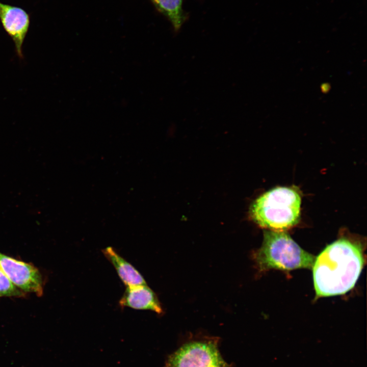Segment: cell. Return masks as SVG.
<instances>
[{"instance_id":"1","label":"cell","mask_w":367,"mask_h":367,"mask_svg":"<svg viewBox=\"0 0 367 367\" xmlns=\"http://www.w3.org/2000/svg\"><path fill=\"white\" fill-rule=\"evenodd\" d=\"M360 246L342 238L316 257L312 269L316 298L343 295L355 286L364 265Z\"/></svg>"},{"instance_id":"2","label":"cell","mask_w":367,"mask_h":367,"mask_svg":"<svg viewBox=\"0 0 367 367\" xmlns=\"http://www.w3.org/2000/svg\"><path fill=\"white\" fill-rule=\"evenodd\" d=\"M301 204V196L295 188L276 187L253 201L249 216L260 227L283 231L298 223Z\"/></svg>"},{"instance_id":"3","label":"cell","mask_w":367,"mask_h":367,"mask_svg":"<svg viewBox=\"0 0 367 367\" xmlns=\"http://www.w3.org/2000/svg\"><path fill=\"white\" fill-rule=\"evenodd\" d=\"M254 259L260 271L312 269L316 257L302 249L284 231L265 230Z\"/></svg>"},{"instance_id":"4","label":"cell","mask_w":367,"mask_h":367,"mask_svg":"<svg viewBox=\"0 0 367 367\" xmlns=\"http://www.w3.org/2000/svg\"><path fill=\"white\" fill-rule=\"evenodd\" d=\"M166 367H229L217 342L212 340L187 343L169 357Z\"/></svg>"},{"instance_id":"5","label":"cell","mask_w":367,"mask_h":367,"mask_svg":"<svg viewBox=\"0 0 367 367\" xmlns=\"http://www.w3.org/2000/svg\"><path fill=\"white\" fill-rule=\"evenodd\" d=\"M0 267L10 281L22 292L34 293L38 296L42 295V276L34 266L0 252Z\"/></svg>"},{"instance_id":"6","label":"cell","mask_w":367,"mask_h":367,"mask_svg":"<svg viewBox=\"0 0 367 367\" xmlns=\"http://www.w3.org/2000/svg\"><path fill=\"white\" fill-rule=\"evenodd\" d=\"M0 21L14 41L17 55L22 58V46L30 27V15L20 7L0 2Z\"/></svg>"},{"instance_id":"7","label":"cell","mask_w":367,"mask_h":367,"mask_svg":"<svg viewBox=\"0 0 367 367\" xmlns=\"http://www.w3.org/2000/svg\"><path fill=\"white\" fill-rule=\"evenodd\" d=\"M119 305L122 308L127 307L137 310H151L158 314L163 311L156 294L147 284L127 287Z\"/></svg>"},{"instance_id":"8","label":"cell","mask_w":367,"mask_h":367,"mask_svg":"<svg viewBox=\"0 0 367 367\" xmlns=\"http://www.w3.org/2000/svg\"><path fill=\"white\" fill-rule=\"evenodd\" d=\"M102 252L114 267L119 277L125 286L146 284L141 274L113 247H108L102 250Z\"/></svg>"},{"instance_id":"9","label":"cell","mask_w":367,"mask_h":367,"mask_svg":"<svg viewBox=\"0 0 367 367\" xmlns=\"http://www.w3.org/2000/svg\"><path fill=\"white\" fill-rule=\"evenodd\" d=\"M159 12L171 22L174 31L177 32L186 20L182 9L183 0H150Z\"/></svg>"},{"instance_id":"10","label":"cell","mask_w":367,"mask_h":367,"mask_svg":"<svg viewBox=\"0 0 367 367\" xmlns=\"http://www.w3.org/2000/svg\"><path fill=\"white\" fill-rule=\"evenodd\" d=\"M24 292L15 286L0 267V297H21Z\"/></svg>"}]
</instances>
